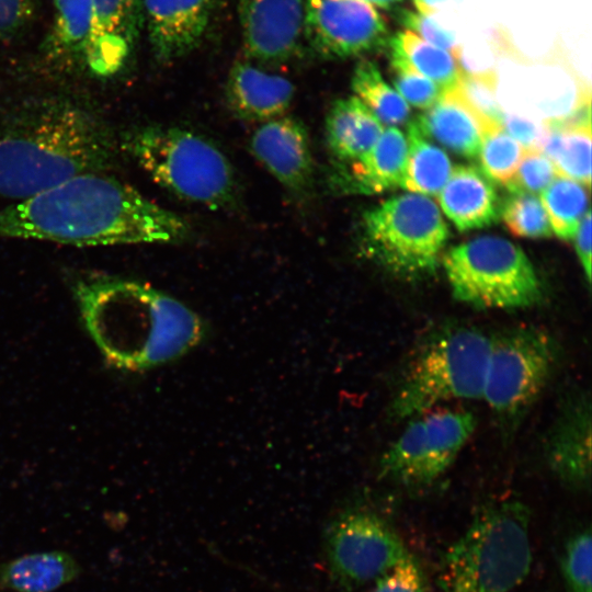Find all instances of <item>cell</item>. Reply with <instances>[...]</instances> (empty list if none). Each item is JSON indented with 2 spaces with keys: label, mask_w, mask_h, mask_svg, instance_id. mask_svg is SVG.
I'll use <instances>...</instances> for the list:
<instances>
[{
  "label": "cell",
  "mask_w": 592,
  "mask_h": 592,
  "mask_svg": "<svg viewBox=\"0 0 592 592\" xmlns=\"http://www.w3.org/2000/svg\"><path fill=\"white\" fill-rule=\"evenodd\" d=\"M255 159L292 194L305 196L312 187L314 160L308 130L295 117L262 123L252 134Z\"/></svg>",
  "instance_id": "obj_14"
},
{
  "label": "cell",
  "mask_w": 592,
  "mask_h": 592,
  "mask_svg": "<svg viewBox=\"0 0 592 592\" xmlns=\"http://www.w3.org/2000/svg\"><path fill=\"white\" fill-rule=\"evenodd\" d=\"M92 29L91 0H54V19L44 46L46 58L83 71Z\"/></svg>",
  "instance_id": "obj_24"
},
{
  "label": "cell",
  "mask_w": 592,
  "mask_h": 592,
  "mask_svg": "<svg viewBox=\"0 0 592 592\" xmlns=\"http://www.w3.org/2000/svg\"><path fill=\"white\" fill-rule=\"evenodd\" d=\"M525 148L512 138L502 126L486 130L479 158L483 172L506 187L512 183Z\"/></svg>",
  "instance_id": "obj_30"
},
{
  "label": "cell",
  "mask_w": 592,
  "mask_h": 592,
  "mask_svg": "<svg viewBox=\"0 0 592 592\" xmlns=\"http://www.w3.org/2000/svg\"><path fill=\"white\" fill-rule=\"evenodd\" d=\"M565 592H592V536L590 526L572 533L559 556Z\"/></svg>",
  "instance_id": "obj_31"
},
{
  "label": "cell",
  "mask_w": 592,
  "mask_h": 592,
  "mask_svg": "<svg viewBox=\"0 0 592 592\" xmlns=\"http://www.w3.org/2000/svg\"><path fill=\"white\" fill-rule=\"evenodd\" d=\"M414 123L425 137L433 138L465 158L479 156L483 135L488 129L457 87L443 91L439 100Z\"/></svg>",
  "instance_id": "obj_20"
},
{
  "label": "cell",
  "mask_w": 592,
  "mask_h": 592,
  "mask_svg": "<svg viewBox=\"0 0 592 592\" xmlns=\"http://www.w3.org/2000/svg\"><path fill=\"white\" fill-rule=\"evenodd\" d=\"M408 151L407 137L386 127L374 146L349 171H338L333 186L344 193L377 194L400 185Z\"/></svg>",
  "instance_id": "obj_19"
},
{
  "label": "cell",
  "mask_w": 592,
  "mask_h": 592,
  "mask_svg": "<svg viewBox=\"0 0 592 592\" xmlns=\"http://www.w3.org/2000/svg\"><path fill=\"white\" fill-rule=\"evenodd\" d=\"M80 573L79 562L67 551L26 554L0 565V591L54 592Z\"/></svg>",
  "instance_id": "obj_23"
},
{
  "label": "cell",
  "mask_w": 592,
  "mask_h": 592,
  "mask_svg": "<svg viewBox=\"0 0 592 592\" xmlns=\"http://www.w3.org/2000/svg\"><path fill=\"white\" fill-rule=\"evenodd\" d=\"M116 145L109 124L81 101L27 102L0 128V196L15 202L78 175L105 173Z\"/></svg>",
  "instance_id": "obj_2"
},
{
  "label": "cell",
  "mask_w": 592,
  "mask_h": 592,
  "mask_svg": "<svg viewBox=\"0 0 592 592\" xmlns=\"http://www.w3.org/2000/svg\"><path fill=\"white\" fill-rule=\"evenodd\" d=\"M351 87L358 98L384 124H403L410 116V106L382 76L377 65L368 59L357 62Z\"/></svg>",
  "instance_id": "obj_28"
},
{
  "label": "cell",
  "mask_w": 592,
  "mask_h": 592,
  "mask_svg": "<svg viewBox=\"0 0 592 592\" xmlns=\"http://www.w3.org/2000/svg\"><path fill=\"white\" fill-rule=\"evenodd\" d=\"M443 267L453 297L476 309H521L544 293L525 252L498 236H480L449 249Z\"/></svg>",
  "instance_id": "obj_7"
},
{
  "label": "cell",
  "mask_w": 592,
  "mask_h": 592,
  "mask_svg": "<svg viewBox=\"0 0 592 592\" xmlns=\"http://www.w3.org/2000/svg\"><path fill=\"white\" fill-rule=\"evenodd\" d=\"M362 227L367 255L407 280L432 274L448 238L437 205L429 196L410 192L365 212Z\"/></svg>",
  "instance_id": "obj_9"
},
{
  "label": "cell",
  "mask_w": 592,
  "mask_h": 592,
  "mask_svg": "<svg viewBox=\"0 0 592 592\" xmlns=\"http://www.w3.org/2000/svg\"><path fill=\"white\" fill-rule=\"evenodd\" d=\"M456 87L469 106L483 119L488 129L502 126L504 112L497 96V78L462 73Z\"/></svg>",
  "instance_id": "obj_34"
},
{
  "label": "cell",
  "mask_w": 592,
  "mask_h": 592,
  "mask_svg": "<svg viewBox=\"0 0 592 592\" xmlns=\"http://www.w3.org/2000/svg\"><path fill=\"white\" fill-rule=\"evenodd\" d=\"M157 60L170 62L193 52L209 23L213 0H141Z\"/></svg>",
  "instance_id": "obj_16"
},
{
  "label": "cell",
  "mask_w": 592,
  "mask_h": 592,
  "mask_svg": "<svg viewBox=\"0 0 592 592\" xmlns=\"http://www.w3.org/2000/svg\"><path fill=\"white\" fill-rule=\"evenodd\" d=\"M452 0H412L418 13L424 15H434L443 10Z\"/></svg>",
  "instance_id": "obj_41"
},
{
  "label": "cell",
  "mask_w": 592,
  "mask_h": 592,
  "mask_svg": "<svg viewBox=\"0 0 592 592\" xmlns=\"http://www.w3.org/2000/svg\"><path fill=\"white\" fill-rule=\"evenodd\" d=\"M384 129V124L355 95L337 100L325 123L326 140L331 155L346 163L362 158Z\"/></svg>",
  "instance_id": "obj_22"
},
{
  "label": "cell",
  "mask_w": 592,
  "mask_h": 592,
  "mask_svg": "<svg viewBox=\"0 0 592 592\" xmlns=\"http://www.w3.org/2000/svg\"><path fill=\"white\" fill-rule=\"evenodd\" d=\"M395 90L410 105L428 110L441 96L443 90L433 81L417 71L408 60L390 50Z\"/></svg>",
  "instance_id": "obj_33"
},
{
  "label": "cell",
  "mask_w": 592,
  "mask_h": 592,
  "mask_svg": "<svg viewBox=\"0 0 592 592\" xmlns=\"http://www.w3.org/2000/svg\"><path fill=\"white\" fill-rule=\"evenodd\" d=\"M86 330L113 367L143 371L200 343V317L175 298L139 281L89 276L73 284Z\"/></svg>",
  "instance_id": "obj_3"
},
{
  "label": "cell",
  "mask_w": 592,
  "mask_h": 592,
  "mask_svg": "<svg viewBox=\"0 0 592 592\" xmlns=\"http://www.w3.org/2000/svg\"><path fill=\"white\" fill-rule=\"evenodd\" d=\"M322 546L339 592H354L373 583L410 553L386 519L361 506L341 510L329 520Z\"/></svg>",
  "instance_id": "obj_10"
},
{
  "label": "cell",
  "mask_w": 592,
  "mask_h": 592,
  "mask_svg": "<svg viewBox=\"0 0 592 592\" xmlns=\"http://www.w3.org/2000/svg\"><path fill=\"white\" fill-rule=\"evenodd\" d=\"M408 151L400 186L410 193L436 196L452 172V163L443 149L433 145L415 123L408 129Z\"/></svg>",
  "instance_id": "obj_25"
},
{
  "label": "cell",
  "mask_w": 592,
  "mask_h": 592,
  "mask_svg": "<svg viewBox=\"0 0 592 592\" xmlns=\"http://www.w3.org/2000/svg\"><path fill=\"white\" fill-rule=\"evenodd\" d=\"M436 197L443 213L460 231L487 227L499 216L494 187L475 166L453 168Z\"/></svg>",
  "instance_id": "obj_21"
},
{
  "label": "cell",
  "mask_w": 592,
  "mask_h": 592,
  "mask_svg": "<svg viewBox=\"0 0 592 592\" xmlns=\"http://www.w3.org/2000/svg\"><path fill=\"white\" fill-rule=\"evenodd\" d=\"M490 343V335L467 325L434 330L406 366L390 415L410 420L448 401L482 399Z\"/></svg>",
  "instance_id": "obj_6"
},
{
  "label": "cell",
  "mask_w": 592,
  "mask_h": 592,
  "mask_svg": "<svg viewBox=\"0 0 592 592\" xmlns=\"http://www.w3.org/2000/svg\"><path fill=\"white\" fill-rule=\"evenodd\" d=\"M93 29L84 72L103 78L117 73L134 46L139 0H91Z\"/></svg>",
  "instance_id": "obj_17"
},
{
  "label": "cell",
  "mask_w": 592,
  "mask_h": 592,
  "mask_svg": "<svg viewBox=\"0 0 592 592\" xmlns=\"http://www.w3.org/2000/svg\"><path fill=\"white\" fill-rule=\"evenodd\" d=\"M185 219L106 173H88L0 209V237L72 246L175 243Z\"/></svg>",
  "instance_id": "obj_1"
},
{
  "label": "cell",
  "mask_w": 592,
  "mask_h": 592,
  "mask_svg": "<svg viewBox=\"0 0 592 592\" xmlns=\"http://www.w3.org/2000/svg\"><path fill=\"white\" fill-rule=\"evenodd\" d=\"M225 93L236 116L262 124L284 116L292 104L295 88L287 78L238 61L230 69Z\"/></svg>",
  "instance_id": "obj_18"
},
{
  "label": "cell",
  "mask_w": 592,
  "mask_h": 592,
  "mask_svg": "<svg viewBox=\"0 0 592 592\" xmlns=\"http://www.w3.org/2000/svg\"><path fill=\"white\" fill-rule=\"evenodd\" d=\"M503 129L525 149H539L548 127L538 119L504 112Z\"/></svg>",
  "instance_id": "obj_39"
},
{
  "label": "cell",
  "mask_w": 592,
  "mask_h": 592,
  "mask_svg": "<svg viewBox=\"0 0 592 592\" xmlns=\"http://www.w3.org/2000/svg\"><path fill=\"white\" fill-rule=\"evenodd\" d=\"M372 584L369 592H433L423 565L411 551Z\"/></svg>",
  "instance_id": "obj_35"
},
{
  "label": "cell",
  "mask_w": 592,
  "mask_h": 592,
  "mask_svg": "<svg viewBox=\"0 0 592 592\" xmlns=\"http://www.w3.org/2000/svg\"><path fill=\"white\" fill-rule=\"evenodd\" d=\"M476 424L474 413L463 409H435L410 419L382 456V477L406 487L433 483L452 467Z\"/></svg>",
  "instance_id": "obj_11"
},
{
  "label": "cell",
  "mask_w": 592,
  "mask_h": 592,
  "mask_svg": "<svg viewBox=\"0 0 592 592\" xmlns=\"http://www.w3.org/2000/svg\"><path fill=\"white\" fill-rule=\"evenodd\" d=\"M584 185L557 177L542 193L540 201L550 227L561 239H572L589 208V194Z\"/></svg>",
  "instance_id": "obj_29"
},
{
  "label": "cell",
  "mask_w": 592,
  "mask_h": 592,
  "mask_svg": "<svg viewBox=\"0 0 592 592\" xmlns=\"http://www.w3.org/2000/svg\"><path fill=\"white\" fill-rule=\"evenodd\" d=\"M304 35L328 59L386 48L391 37L384 16L364 0H305Z\"/></svg>",
  "instance_id": "obj_12"
},
{
  "label": "cell",
  "mask_w": 592,
  "mask_h": 592,
  "mask_svg": "<svg viewBox=\"0 0 592 592\" xmlns=\"http://www.w3.org/2000/svg\"><path fill=\"white\" fill-rule=\"evenodd\" d=\"M238 8L247 56L283 62L296 53L304 34V0H239Z\"/></svg>",
  "instance_id": "obj_13"
},
{
  "label": "cell",
  "mask_w": 592,
  "mask_h": 592,
  "mask_svg": "<svg viewBox=\"0 0 592 592\" xmlns=\"http://www.w3.org/2000/svg\"><path fill=\"white\" fill-rule=\"evenodd\" d=\"M502 217L516 237L546 238L553 234L545 207L534 194L512 193L503 206Z\"/></svg>",
  "instance_id": "obj_32"
},
{
  "label": "cell",
  "mask_w": 592,
  "mask_h": 592,
  "mask_svg": "<svg viewBox=\"0 0 592 592\" xmlns=\"http://www.w3.org/2000/svg\"><path fill=\"white\" fill-rule=\"evenodd\" d=\"M482 399L504 436H511L551 379L559 346L545 329L517 325L490 335Z\"/></svg>",
  "instance_id": "obj_8"
},
{
  "label": "cell",
  "mask_w": 592,
  "mask_h": 592,
  "mask_svg": "<svg viewBox=\"0 0 592 592\" xmlns=\"http://www.w3.org/2000/svg\"><path fill=\"white\" fill-rule=\"evenodd\" d=\"M531 511L516 499L488 503L442 560L441 592H511L532 567Z\"/></svg>",
  "instance_id": "obj_4"
},
{
  "label": "cell",
  "mask_w": 592,
  "mask_h": 592,
  "mask_svg": "<svg viewBox=\"0 0 592 592\" xmlns=\"http://www.w3.org/2000/svg\"><path fill=\"white\" fill-rule=\"evenodd\" d=\"M591 210L589 209L573 237L576 239L577 255L583 267L588 284L591 283Z\"/></svg>",
  "instance_id": "obj_40"
},
{
  "label": "cell",
  "mask_w": 592,
  "mask_h": 592,
  "mask_svg": "<svg viewBox=\"0 0 592 592\" xmlns=\"http://www.w3.org/2000/svg\"><path fill=\"white\" fill-rule=\"evenodd\" d=\"M397 16L406 30L413 32L428 43L449 52L454 57L457 56L462 46L457 43L455 33L441 25L433 15L401 9L397 12Z\"/></svg>",
  "instance_id": "obj_37"
},
{
  "label": "cell",
  "mask_w": 592,
  "mask_h": 592,
  "mask_svg": "<svg viewBox=\"0 0 592 592\" xmlns=\"http://www.w3.org/2000/svg\"><path fill=\"white\" fill-rule=\"evenodd\" d=\"M557 171L551 160L539 149H525L515 177L508 186L512 193L537 195L555 179Z\"/></svg>",
  "instance_id": "obj_36"
},
{
  "label": "cell",
  "mask_w": 592,
  "mask_h": 592,
  "mask_svg": "<svg viewBox=\"0 0 592 592\" xmlns=\"http://www.w3.org/2000/svg\"><path fill=\"white\" fill-rule=\"evenodd\" d=\"M540 145L554 163L557 177L591 185V124L551 127Z\"/></svg>",
  "instance_id": "obj_26"
},
{
  "label": "cell",
  "mask_w": 592,
  "mask_h": 592,
  "mask_svg": "<svg viewBox=\"0 0 592 592\" xmlns=\"http://www.w3.org/2000/svg\"><path fill=\"white\" fill-rule=\"evenodd\" d=\"M388 47L403 56L421 75L433 81L443 91L455 88L462 70L455 57L447 50L434 46L409 30L390 37Z\"/></svg>",
  "instance_id": "obj_27"
},
{
  "label": "cell",
  "mask_w": 592,
  "mask_h": 592,
  "mask_svg": "<svg viewBox=\"0 0 592 592\" xmlns=\"http://www.w3.org/2000/svg\"><path fill=\"white\" fill-rule=\"evenodd\" d=\"M545 455L550 470L567 488L591 486V403L580 394L569 399L547 436Z\"/></svg>",
  "instance_id": "obj_15"
},
{
  "label": "cell",
  "mask_w": 592,
  "mask_h": 592,
  "mask_svg": "<svg viewBox=\"0 0 592 592\" xmlns=\"http://www.w3.org/2000/svg\"><path fill=\"white\" fill-rule=\"evenodd\" d=\"M38 0H0V41L11 38L33 20Z\"/></svg>",
  "instance_id": "obj_38"
},
{
  "label": "cell",
  "mask_w": 592,
  "mask_h": 592,
  "mask_svg": "<svg viewBox=\"0 0 592 592\" xmlns=\"http://www.w3.org/2000/svg\"><path fill=\"white\" fill-rule=\"evenodd\" d=\"M121 149L161 187L212 209L235 205L234 168L210 140L178 126L147 125L126 132Z\"/></svg>",
  "instance_id": "obj_5"
},
{
  "label": "cell",
  "mask_w": 592,
  "mask_h": 592,
  "mask_svg": "<svg viewBox=\"0 0 592 592\" xmlns=\"http://www.w3.org/2000/svg\"><path fill=\"white\" fill-rule=\"evenodd\" d=\"M364 1L368 2L375 8L377 7L384 10H390L402 2V0H364Z\"/></svg>",
  "instance_id": "obj_42"
}]
</instances>
